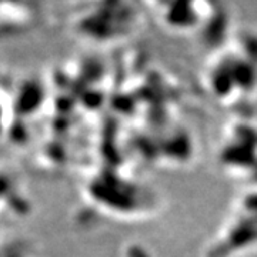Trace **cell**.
I'll return each instance as SVG.
<instances>
[{"mask_svg": "<svg viewBox=\"0 0 257 257\" xmlns=\"http://www.w3.org/2000/svg\"><path fill=\"white\" fill-rule=\"evenodd\" d=\"M10 96L9 126L6 138L15 145H25L29 140L30 124L42 111L46 90L39 79L26 77L19 80Z\"/></svg>", "mask_w": 257, "mask_h": 257, "instance_id": "cell-1", "label": "cell"}, {"mask_svg": "<svg viewBox=\"0 0 257 257\" xmlns=\"http://www.w3.org/2000/svg\"><path fill=\"white\" fill-rule=\"evenodd\" d=\"M30 209L32 203L22 179L15 170L0 166V231L28 217Z\"/></svg>", "mask_w": 257, "mask_h": 257, "instance_id": "cell-2", "label": "cell"}, {"mask_svg": "<svg viewBox=\"0 0 257 257\" xmlns=\"http://www.w3.org/2000/svg\"><path fill=\"white\" fill-rule=\"evenodd\" d=\"M35 12L28 3L0 2V39L18 36L30 29Z\"/></svg>", "mask_w": 257, "mask_h": 257, "instance_id": "cell-3", "label": "cell"}, {"mask_svg": "<svg viewBox=\"0 0 257 257\" xmlns=\"http://www.w3.org/2000/svg\"><path fill=\"white\" fill-rule=\"evenodd\" d=\"M0 257H36V254L26 243L13 241L0 247Z\"/></svg>", "mask_w": 257, "mask_h": 257, "instance_id": "cell-4", "label": "cell"}, {"mask_svg": "<svg viewBox=\"0 0 257 257\" xmlns=\"http://www.w3.org/2000/svg\"><path fill=\"white\" fill-rule=\"evenodd\" d=\"M9 107L10 96L0 89V138H6L9 126Z\"/></svg>", "mask_w": 257, "mask_h": 257, "instance_id": "cell-5", "label": "cell"}]
</instances>
